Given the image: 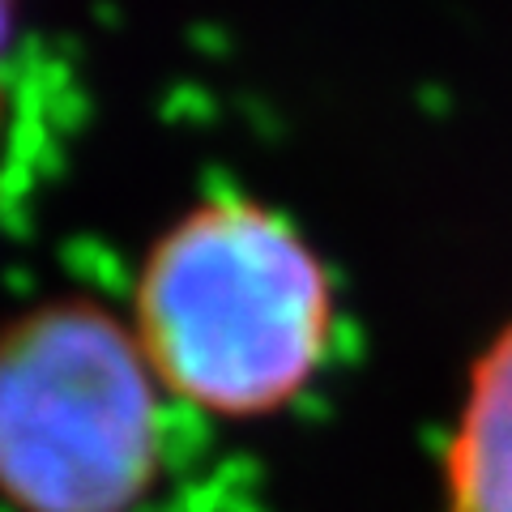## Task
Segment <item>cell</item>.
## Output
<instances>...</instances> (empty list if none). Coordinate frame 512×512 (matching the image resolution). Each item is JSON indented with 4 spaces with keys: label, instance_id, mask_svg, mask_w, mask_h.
I'll list each match as a JSON object with an SVG mask.
<instances>
[{
    "label": "cell",
    "instance_id": "cell-4",
    "mask_svg": "<svg viewBox=\"0 0 512 512\" xmlns=\"http://www.w3.org/2000/svg\"><path fill=\"white\" fill-rule=\"evenodd\" d=\"M9 22H13V0H0V43L9 39Z\"/></svg>",
    "mask_w": 512,
    "mask_h": 512
},
{
    "label": "cell",
    "instance_id": "cell-3",
    "mask_svg": "<svg viewBox=\"0 0 512 512\" xmlns=\"http://www.w3.org/2000/svg\"><path fill=\"white\" fill-rule=\"evenodd\" d=\"M444 512H512V325L470 372L444 453Z\"/></svg>",
    "mask_w": 512,
    "mask_h": 512
},
{
    "label": "cell",
    "instance_id": "cell-1",
    "mask_svg": "<svg viewBox=\"0 0 512 512\" xmlns=\"http://www.w3.org/2000/svg\"><path fill=\"white\" fill-rule=\"evenodd\" d=\"M133 333L154 380L218 419H265L308 389L333 338L325 265L256 201H205L150 248Z\"/></svg>",
    "mask_w": 512,
    "mask_h": 512
},
{
    "label": "cell",
    "instance_id": "cell-2",
    "mask_svg": "<svg viewBox=\"0 0 512 512\" xmlns=\"http://www.w3.org/2000/svg\"><path fill=\"white\" fill-rule=\"evenodd\" d=\"M158 444V380L124 320L52 299L0 329V500L13 512H137Z\"/></svg>",
    "mask_w": 512,
    "mask_h": 512
}]
</instances>
